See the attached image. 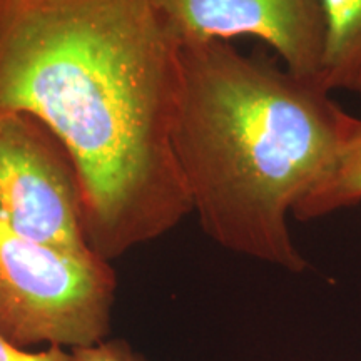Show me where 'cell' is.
Listing matches in <instances>:
<instances>
[{"mask_svg":"<svg viewBox=\"0 0 361 361\" xmlns=\"http://www.w3.org/2000/svg\"><path fill=\"white\" fill-rule=\"evenodd\" d=\"M74 361H147L123 340H102L96 345L71 350Z\"/></svg>","mask_w":361,"mask_h":361,"instance_id":"ba28073f","label":"cell"},{"mask_svg":"<svg viewBox=\"0 0 361 361\" xmlns=\"http://www.w3.org/2000/svg\"><path fill=\"white\" fill-rule=\"evenodd\" d=\"M179 47L151 0H0V111L66 147L85 241L109 263L192 213L173 144Z\"/></svg>","mask_w":361,"mask_h":361,"instance_id":"6da1fadb","label":"cell"},{"mask_svg":"<svg viewBox=\"0 0 361 361\" xmlns=\"http://www.w3.org/2000/svg\"><path fill=\"white\" fill-rule=\"evenodd\" d=\"M173 144L204 233L238 255L303 273L288 218L331 166L341 107L229 42L180 44Z\"/></svg>","mask_w":361,"mask_h":361,"instance_id":"7a4b0ae2","label":"cell"},{"mask_svg":"<svg viewBox=\"0 0 361 361\" xmlns=\"http://www.w3.org/2000/svg\"><path fill=\"white\" fill-rule=\"evenodd\" d=\"M324 47L318 82L361 96V0H319Z\"/></svg>","mask_w":361,"mask_h":361,"instance_id":"52a82bcc","label":"cell"},{"mask_svg":"<svg viewBox=\"0 0 361 361\" xmlns=\"http://www.w3.org/2000/svg\"><path fill=\"white\" fill-rule=\"evenodd\" d=\"M0 361H74V355L61 346H49L40 351L25 350L0 335Z\"/></svg>","mask_w":361,"mask_h":361,"instance_id":"9c48e42d","label":"cell"},{"mask_svg":"<svg viewBox=\"0 0 361 361\" xmlns=\"http://www.w3.org/2000/svg\"><path fill=\"white\" fill-rule=\"evenodd\" d=\"M0 223L40 245L89 255L69 152L32 116L0 111Z\"/></svg>","mask_w":361,"mask_h":361,"instance_id":"277c9868","label":"cell"},{"mask_svg":"<svg viewBox=\"0 0 361 361\" xmlns=\"http://www.w3.org/2000/svg\"><path fill=\"white\" fill-rule=\"evenodd\" d=\"M361 202V119L343 112L338 146L331 166L308 196L296 207L293 218L311 221Z\"/></svg>","mask_w":361,"mask_h":361,"instance_id":"8992f818","label":"cell"},{"mask_svg":"<svg viewBox=\"0 0 361 361\" xmlns=\"http://www.w3.org/2000/svg\"><path fill=\"white\" fill-rule=\"evenodd\" d=\"M117 278L94 252L74 255L0 223V335L20 348L106 340Z\"/></svg>","mask_w":361,"mask_h":361,"instance_id":"3957f363","label":"cell"},{"mask_svg":"<svg viewBox=\"0 0 361 361\" xmlns=\"http://www.w3.org/2000/svg\"><path fill=\"white\" fill-rule=\"evenodd\" d=\"M180 44L256 37L298 78L318 80L324 47L319 0H151Z\"/></svg>","mask_w":361,"mask_h":361,"instance_id":"5b68a950","label":"cell"}]
</instances>
